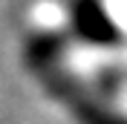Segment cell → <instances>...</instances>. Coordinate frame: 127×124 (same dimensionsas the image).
I'll use <instances>...</instances> for the list:
<instances>
[{
  "label": "cell",
  "instance_id": "6da1fadb",
  "mask_svg": "<svg viewBox=\"0 0 127 124\" xmlns=\"http://www.w3.org/2000/svg\"><path fill=\"white\" fill-rule=\"evenodd\" d=\"M72 26L84 40H93V43H107L119 38L113 17L98 0H78L72 6Z\"/></svg>",
  "mask_w": 127,
  "mask_h": 124
}]
</instances>
